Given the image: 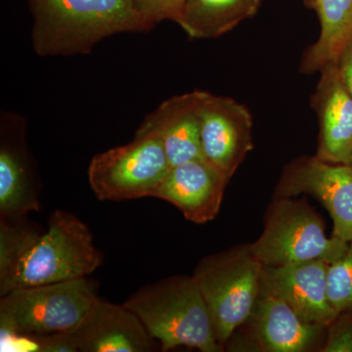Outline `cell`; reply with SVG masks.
<instances>
[{
    "instance_id": "19",
    "label": "cell",
    "mask_w": 352,
    "mask_h": 352,
    "mask_svg": "<svg viewBox=\"0 0 352 352\" xmlns=\"http://www.w3.org/2000/svg\"><path fill=\"white\" fill-rule=\"evenodd\" d=\"M328 296L337 311H352V242L344 256L329 263Z\"/></svg>"
},
{
    "instance_id": "16",
    "label": "cell",
    "mask_w": 352,
    "mask_h": 352,
    "mask_svg": "<svg viewBox=\"0 0 352 352\" xmlns=\"http://www.w3.org/2000/svg\"><path fill=\"white\" fill-rule=\"evenodd\" d=\"M203 96L204 91L195 90L163 102L146 116L135 136L159 139L171 166L203 157L200 119Z\"/></svg>"
},
{
    "instance_id": "2",
    "label": "cell",
    "mask_w": 352,
    "mask_h": 352,
    "mask_svg": "<svg viewBox=\"0 0 352 352\" xmlns=\"http://www.w3.org/2000/svg\"><path fill=\"white\" fill-rule=\"evenodd\" d=\"M32 45L41 57L88 54L104 38L153 29L134 0H29Z\"/></svg>"
},
{
    "instance_id": "12",
    "label": "cell",
    "mask_w": 352,
    "mask_h": 352,
    "mask_svg": "<svg viewBox=\"0 0 352 352\" xmlns=\"http://www.w3.org/2000/svg\"><path fill=\"white\" fill-rule=\"evenodd\" d=\"M229 182L219 168L199 157L170 166L153 198L173 204L185 219L203 224L219 214Z\"/></svg>"
},
{
    "instance_id": "5",
    "label": "cell",
    "mask_w": 352,
    "mask_h": 352,
    "mask_svg": "<svg viewBox=\"0 0 352 352\" xmlns=\"http://www.w3.org/2000/svg\"><path fill=\"white\" fill-rule=\"evenodd\" d=\"M98 298L87 277L14 289L1 296L0 329L17 338L73 332Z\"/></svg>"
},
{
    "instance_id": "15",
    "label": "cell",
    "mask_w": 352,
    "mask_h": 352,
    "mask_svg": "<svg viewBox=\"0 0 352 352\" xmlns=\"http://www.w3.org/2000/svg\"><path fill=\"white\" fill-rule=\"evenodd\" d=\"M320 78L310 98L319 124L316 156L333 164L352 159V97L346 91L335 62L319 72Z\"/></svg>"
},
{
    "instance_id": "6",
    "label": "cell",
    "mask_w": 352,
    "mask_h": 352,
    "mask_svg": "<svg viewBox=\"0 0 352 352\" xmlns=\"http://www.w3.org/2000/svg\"><path fill=\"white\" fill-rule=\"evenodd\" d=\"M349 245L326 235L323 219L307 201L274 198L263 233L250 248L263 265L284 266L317 259L332 263Z\"/></svg>"
},
{
    "instance_id": "13",
    "label": "cell",
    "mask_w": 352,
    "mask_h": 352,
    "mask_svg": "<svg viewBox=\"0 0 352 352\" xmlns=\"http://www.w3.org/2000/svg\"><path fill=\"white\" fill-rule=\"evenodd\" d=\"M80 352H149L157 351V340L140 318L122 303L100 298L74 330Z\"/></svg>"
},
{
    "instance_id": "20",
    "label": "cell",
    "mask_w": 352,
    "mask_h": 352,
    "mask_svg": "<svg viewBox=\"0 0 352 352\" xmlns=\"http://www.w3.org/2000/svg\"><path fill=\"white\" fill-rule=\"evenodd\" d=\"M321 352H352V311H340L326 328Z\"/></svg>"
},
{
    "instance_id": "3",
    "label": "cell",
    "mask_w": 352,
    "mask_h": 352,
    "mask_svg": "<svg viewBox=\"0 0 352 352\" xmlns=\"http://www.w3.org/2000/svg\"><path fill=\"white\" fill-rule=\"evenodd\" d=\"M124 305L138 315L162 351L178 346L201 352L223 351L193 276L178 275L147 285L132 294Z\"/></svg>"
},
{
    "instance_id": "14",
    "label": "cell",
    "mask_w": 352,
    "mask_h": 352,
    "mask_svg": "<svg viewBox=\"0 0 352 352\" xmlns=\"http://www.w3.org/2000/svg\"><path fill=\"white\" fill-rule=\"evenodd\" d=\"M245 324L252 351H320L325 342V327L302 320L287 303L272 296L259 295Z\"/></svg>"
},
{
    "instance_id": "18",
    "label": "cell",
    "mask_w": 352,
    "mask_h": 352,
    "mask_svg": "<svg viewBox=\"0 0 352 352\" xmlns=\"http://www.w3.org/2000/svg\"><path fill=\"white\" fill-rule=\"evenodd\" d=\"M263 0H187L177 24L190 38H217L258 14Z\"/></svg>"
},
{
    "instance_id": "4",
    "label": "cell",
    "mask_w": 352,
    "mask_h": 352,
    "mask_svg": "<svg viewBox=\"0 0 352 352\" xmlns=\"http://www.w3.org/2000/svg\"><path fill=\"white\" fill-rule=\"evenodd\" d=\"M263 267L250 244L210 254L197 265L193 277L222 346L251 317L261 295Z\"/></svg>"
},
{
    "instance_id": "9",
    "label": "cell",
    "mask_w": 352,
    "mask_h": 352,
    "mask_svg": "<svg viewBox=\"0 0 352 352\" xmlns=\"http://www.w3.org/2000/svg\"><path fill=\"white\" fill-rule=\"evenodd\" d=\"M200 119L203 157L230 180L254 149L252 113L230 97L204 91Z\"/></svg>"
},
{
    "instance_id": "17",
    "label": "cell",
    "mask_w": 352,
    "mask_h": 352,
    "mask_svg": "<svg viewBox=\"0 0 352 352\" xmlns=\"http://www.w3.org/2000/svg\"><path fill=\"white\" fill-rule=\"evenodd\" d=\"M305 6L320 23V36L305 50L300 66V73L312 75L336 62L352 34V0H305Z\"/></svg>"
},
{
    "instance_id": "10",
    "label": "cell",
    "mask_w": 352,
    "mask_h": 352,
    "mask_svg": "<svg viewBox=\"0 0 352 352\" xmlns=\"http://www.w3.org/2000/svg\"><path fill=\"white\" fill-rule=\"evenodd\" d=\"M329 263L309 261L284 266L263 265L261 295L287 303L302 320L327 328L339 311L328 296Z\"/></svg>"
},
{
    "instance_id": "22",
    "label": "cell",
    "mask_w": 352,
    "mask_h": 352,
    "mask_svg": "<svg viewBox=\"0 0 352 352\" xmlns=\"http://www.w3.org/2000/svg\"><path fill=\"white\" fill-rule=\"evenodd\" d=\"M29 340L34 346V351L38 352H78V344L73 333H58L53 335L24 338Z\"/></svg>"
},
{
    "instance_id": "7",
    "label": "cell",
    "mask_w": 352,
    "mask_h": 352,
    "mask_svg": "<svg viewBox=\"0 0 352 352\" xmlns=\"http://www.w3.org/2000/svg\"><path fill=\"white\" fill-rule=\"evenodd\" d=\"M161 141L134 136L126 145L92 157L88 180L100 201H126L153 197L170 168Z\"/></svg>"
},
{
    "instance_id": "8",
    "label": "cell",
    "mask_w": 352,
    "mask_h": 352,
    "mask_svg": "<svg viewBox=\"0 0 352 352\" xmlns=\"http://www.w3.org/2000/svg\"><path fill=\"white\" fill-rule=\"evenodd\" d=\"M314 196L333 220V237L352 242V166L302 156L285 166L274 198Z\"/></svg>"
},
{
    "instance_id": "21",
    "label": "cell",
    "mask_w": 352,
    "mask_h": 352,
    "mask_svg": "<svg viewBox=\"0 0 352 352\" xmlns=\"http://www.w3.org/2000/svg\"><path fill=\"white\" fill-rule=\"evenodd\" d=\"M187 0H134L136 9L153 28L157 23L170 20L177 22Z\"/></svg>"
},
{
    "instance_id": "23",
    "label": "cell",
    "mask_w": 352,
    "mask_h": 352,
    "mask_svg": "<svg viewBox=\"0 0 352 352\" xmlns=\"http://www.w3.org/2000/svg\"><path fill=\"white\" fill-rule=\"evenodd\" d=\"M335 63L342 85L352 97V34L340 50Z\"/></svg>"
},
{
    "instance_id": "11",
    "label": "cell",
    "mask_w": 352,
    "mask_h": 352,
    "mask_svg": "<svg viewBox=\"0 0 352 352\" xmlns=\"http://www.w3.org/2000/svg\"><path fill=\"white\" fill-rule=\"evenodd\" d=\"M25 122L15 113H2L0 136V214L19 222L38 212L39 192L36 170L25 144Z\"/></svg>"
},
{
    "instance_id": "24",
    "label": "cell",
    "mask_w": 352,
    "mask_h": 352,
    "mask_svg": "<svg viewBox=\"0 0 352 352\" xmlns=\"http://www.w3.org/2000/svg\"><path fill=\"white\" fill-rule=\"evenodd\" d=\"M351 164V166H352V159H351V164Z\"/></svg>"
},
{
    "instance_id": "1",
    "label": "cell",
    "mask_w": 352,
    "mask_h": 352,
    "mask_svg": "<svg viewBox=\"0 0 352 352\" xmlns=\"http://www.w3.org/2000/svg\"><path fill=\"white\" fill-rule=\"evenodd\" d=\"M103 261L91 231L71 212L57 210L39 234L18 222L0 224V295L14 289L87 277Z\"/></svg>"
}]
</instances>
